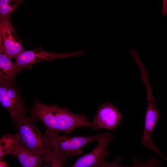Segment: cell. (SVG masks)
I'll return each mask as SVG.
<instances>
[{
    "mask_svg": "<svg viewBox=\"0 0 167 167\" xmlns=\"http://www.w3.org/2000/svg\"><path fill=\"white\" fill-rule=\"evenodd\" d=\"M33 106L28 109L30 116L40 121L46 127L45 133L71 134L79 127H87L96 131L100 129L93 122L88 120L83 114H76L67 107H61L56 104L45 105L38 100L34 101Z\"/></svg>",
    "mask_w": 167,
    "mask_h": 167,
    "instance_id": "cell-1",
    "label": "cell"
},
{
    "mask_svg": "<svg viewBox=\"0 0 167 167\" xmlns=\"http://www.w3.org/2000/svg\"><path fill=\"white\" fill-rule=\"evenodd\" d=\"M36 120L26 116L15 125L20 137V142L34 153L44 156L51 151L46 134L42 133L36 123Z\"/></svg>",
    "mask_w": 167,
    "mask_h": 167,
    "instance_id": "cell-2",
    "label": "cell"
},
{
    "mask_svg": "<svg viewBox=\"0 0 167 167\" xmlns=\"http://www.w3.org/2000/svg\"><path fill=\"white\" fill-rule=\"evenodd\" d=\"M51 151L62 154L69 158L81 154L82 148L89 143L98 141L105 133L89 136H71L68 134L45 133Z\"/></svg>",
    "mask_w": 167,
    "mask_h": 167,
    "instance_id": "cell-3",
    "label": "cell"
},
{
    "mask_svg": "<svg viewBox=\"0 0 167 167\" xmlns=\"http://www.w3.org/2000/svg\"><path fill=\"white\" fill-rule=\"evenodd\" d=\"M0 85L1 105L7 110L13 123L15 126L27 116L26 107L18 88L14 84Z\"/></svg>",
    "mask_w": 167,
    "mask_h": 167,
    "instance_id": "cell-4",
    "label": "cell"
},
{
    "mask_svg": "<svg viewBox=\"0 0 167 167\" xmlns=\"http://www.w3.org/2000/svg\"><path fill=\"white\" fill-rule=\"evenodd\" d=\"M84 53L83 50L71 53H55L45 51L40 47L33 50H24L15 58V63L19 73L22 70L31 69L33 64L40 62H50L57 58L78 57Z\"/></svg>",
    "mask_w": 167,
    "mask_h": 167,
    "instance_id": "cell-5",
    "label": "cell"
},
{
    "mask_svg": "<svg viewBox=\"0 0 167 167\" xmlns=\"http://www.w3.org/2000/svg\"><path fill=\"white\" fill-rule=\"evenodd\" d=\"M113 139V135L110 132L105 133L97 141V145L91 152L80 157L72 165L67 167H102L108 155V147Z\"/></svg>",
    "mask_w": 167,
    "mask_h": 167,
    "instance_id": "cell-6",
    "label": "cell"
},
{
    "mask_svg": "<svg viewBox=\"0 0 167 167\" xmlns=\"http://www.w3.org/2000/svg\"><path fill=\"white\" fill-rule=\"evenodd\" d=\"M0 49L11 59H15L24 49L10 20L0 23Z\"/></svg>",
    "mask_w": 167,
    "mask_h": 167,
    "instance_id": "cell-7",
    "label": "cell"
},
{
    "mask_svg": "<svg viewBox=\"0 0 167 167\" xmlns=\"http://www.w3.org/2000/svg\"><path fill=\"white\" fill-rule=\"evenodd\" d=\"M122 114L111 102L102 104L96 111L92 122L100 129L114 130L122 120Z\"/></svg>",
    "mask_w": 167,
    "mask_h": 167,
    "instance_id": "cell-8",
    "label": "cell"
},
{
    "mask_svg": "<svg viewBox=\"0 0 167 167\" xmlns=\"http://www.w3.org/2000/svg\"><path fill=\"white\" fill-rule=\"evenodd\" d=\"M159 112L156 106L152 105L147 107L141 143L148 148L156 152L163 158L164 156L159 151L158 148L153 143L151 139L152 134L159 117Z\"/></svg>",
    "mask_w": 167,
    "mask_h": 167,
    "instance_id": "cell-9",
    "label": "cell"
},
{
    "mask_svg": "<svg viewBox=\"0 0 167 167\" xmlns=\"http://www.w3.org/2000/svg\"><path fill=\"white\" fill-rule=\"evenodd\" d=\"M18 73L15 63L0 49V84H14Z\"/></svg>",
    "mask_w": 167,
    "mask_h": 167,
    "instance_id": "cell-10",
    "label": "cell"
},
{
    "mask_svg": "<svg viewBox=\"0 0 167 167\" xmlns=\"http://www.w3.org/2000/svg\"><path fill=\"white\" fill-rule=\"evenodd\" d=\"M13 156L18 160L22 167H42L44 156L34 153L20 142Z\"/></svg>",
    "mask_w": 167,
    "mask_h": 167,
    "instance_id": "cell-11",
    "label": "cell"
},
{
    "mask_svg": "<svg viewBox=\"0 0 167 167\" xmlns=\"http://www.w3.org/2000/svg\"><path fill=\"white\" fill-rule=\"evenodd\" d=\"M20 137L17 132L14 134H4L0 139V160L6 155L13 154L20 142Z\"/></svg>",
    "mask_w": 167,
    "mask_h": 167,
    "instance_id": "cell-12",
    "label": "cell"
},
{
    "mask_svg": "<svg viewBox=\"0 0 167 167\" xmlns=\"http://www.w3.org/2000/svg\"><path fill=\"white\" fill-rule=\"evenodd\" d=\"M68 159L64 155L50 151L44 156L42 167H64Z\"/></svg>",
    "mask_w": 167,
    "mask_h": 167,
    "instance_id": "cell-13",
    "label": "cell"
},
{
    "mask_svg": "<svg viewBox=\"0 0 167 167\" xmlns=\"http://www.w3.org/2000/svg\"><path fill=\"white\" fill-rule=\"evenodd\" d=\"M23 1L22 0H0V22L9 20L11 13Z\"/></svg>",
    "mask_w": 167,
    "mask_h": 167,
    "instance_id": "cell-14",
    "label": "cell"
},
{
    "mask_svg": "<svg viewBox=\"0 0 167 167\" xmlns=\"http://www.w3.org/2000/svg\"><path fill=\"white\" fill-rule=\"evenodd\" d=\"M132 165L133 167H161V164L156 159L151 157L143 162H140L137 159H134Z\"/></svg>",
    "mask_w": 167,
    "mask_h": 167,
    "instance_id": "cell-15",
    "label": "cell"
},
{
    "mask_svg": "<svg viewBox=\"0 0 167 167\" xmlns=\"http://www.w3.org/2000/svg\"><path fill=\"white\" fill-rule=\"evenodd\" d=\"M121 157H119L115 159L111 163H105L102 167H133L132 165L131 166H123L120 165L119 163L121 161Z\"/></svg>",
    "mask_w": 167,
    "mask_h": 167,
    "instance_id": "cell-16",
    "label": "cell"
},
{
    "mask_svg": "<svg viewBox=\"0 0 167 167\" xmlns=\"http://www.w3.org/2000/svg\"><path fill=\"white\" fill-rule=\"evenodd\" d=\"M163 9L162 11V14L164 17L167 13V1L163 0Z\"/></svg>",
    "mask_w": 167,
    "mask_h": 167,
    "instance_id": "cell-17",
    "label": "cell"
},
{
    "mask_svg": "<svg viewBox=\"0 0 167 167\" xmlns=\"http://www.w3.org/2000/svg\"><path fill=\"white\" fill-rule=\"evenodd\" d=\"M0 167H8L7 164L5 160L2 159L0 160Z\"/></svg>",
    "mask_w": 167,
    "mask_h": 167,
    "instance_id": "cell-18",
    "label": "cell"
}]
</instances>
